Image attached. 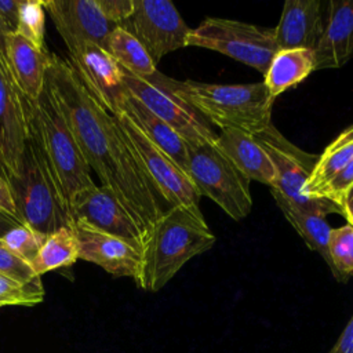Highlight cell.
Listing matches in <instances>:
<instances>
[{
  "label": "cell",
  "mask_w": 353,
  "mask_h": 353,
  "mask_svg": "<svg viewBox=\"0 0 353 353\" xmlns=\"http://www.w3.org/2000/svg\"><path fill=\"white\" fill-rule=\"evenodd\" d=\"M170 85L192 105L211 125L233 128L255 137L272 123L274 98L263 81L250 84H210L194 80L178 81L170 77Z\"/></svg>",
  "instance_id": "obj_4"
},
{
  "label": "cell",
  "mask_w": 353,
  "mask_h": 353,
  "mask_svg": "<svg viewBox=\"0 0 353 353\" xmlns=\"http://www.w3.org/2000/svg\"><path fill=\"white\" fill-rule=\"evenodd\" d=\"M29 102L36 114L47 156L69 210L72 199L79 192L95 185L91 168L47 83L41 95L36 101Z\"/></svg>",
  "instance_id": "obj_5"
},
{
  "label": "cell",
  "mask_w": 353,
  "mask_h": 353,
  "mask_svg": "<svg viewBox=\"0 0 353 353\" xmlns=\"http://www.w3.org/2000/svg\"><path fill=\"white\" fill-rule=\"evenodd\" d=\"M105 50L127 72L138 77H149L157 72L154 62L138 41V39L123 26H114L109 33Z\"/></svg>",
  "instance_id": "obj_25"
},
{
  "label": "cell",
  "mask_w": 353,
  "mask_h": 353,
  "mask_svg": "<svg viewBox=\"0 0 353 353\" xmlns=\"http://www.w3.org/2000/svg\"><path fill=\"white\" fill-rule=\"evenodd\" d=\"M69 63L99 103L113 112L114 101L124 88L123 68L117 61L98 44L87 43L70 54Z\"/></svg>",
  "instance_id": "obj_16"
},
{
  "label": "cell",
  "mask_w": 353,
  "mask_h": 353,
  "mask_svg": "<svg viewBox=\"0 0 353 353\" xmlns=\"http://www.w3.org/2000/svg\"><path fill=\"white\" fill-rule=\"evenodd\" d=\"M44 8L70 54L87 43L105 48L108 36L114 28L95 0H50L44 1Z\"/></svg>",
  "instance_id": "obj_14"
},
{
  "label": "cell",
  "mask_w": 353,
  "mask_h": 353,
  "mask_svg": "<svg viewBox=\"0 0 353 353\" xmlns=\"http://www.w3.org/2000/svg\"><path fill=\"white\" fill-rule=\"evenodd\" d=\"M123 28L138 39L154 65L168 52L186 47L190 32L168 0H134V12Z\"/></svg>",
  "instance_id": "obj_11"
},
{
  "label": "cell",
  "mask_w": 353,
  "mask_h": 353,
  "mask_svg": "<svg viewBox=\"0 0 353 353\" xmlns=\"http://www.w3.org/2000/svg\"><path fill=\"white\" fill-rule=\"evenodd\" d=\"M328 353H353V314Z\"/></svg>",
  "instance_id": "obj_36"
},
{
  "label": "cell",
  "mask_w": 353,
  "mask_h": 353,
  "mask_svg": "<svg viewBox=\"0 0 353 353\" xmlns=\"http://www.w3.org/2000/svg\"><path fill=\"white\" fill-rule=\"evenodd\" d=\"M28 138L25 98L8 65L0 59V170L6 179L18 176Z\"/></svg>",
  "instance_id": "obj_13"
},
{
  "label": "cell",
  "mask_w": 353,
  "mask_h": 353,
  "mask_svg": "<svg viewBox=\"0 0 353 353\" xmlns=\"http://www.w3.org/2000/svg\"><path fill=\"white\" fill-rule=\"evenodd\" d=\"M313 70L314 55L312 50H279L263 74V84L270 97L276 98L288 88L303 81Z\"/></svg>",
  "instance_id": "obj_22"
},
{
  "label": "cell",
  "mask_w": 353,
  "mask_h": 353,
  "mask_svg": "<svg viewBox=\"0 0 353 353\" xmlns=\"http://www.w3.org/2000/svg\"><path fill=\"white\" fill-rule=\"evenodd\" d=\"M50 55L47 50L37 48L18 33L7 36L8 69L17 87L29 101H36L44 90Z\"/></svg>",
  "instance_id": "obj_21"
},
{
  "label": "cell",
  "mask_w": 353,
  "mask_h": 353,
  "mask_svg": "<svg viewBox=\"0 0 353 353\" xmlns=\"http://www.w3.org/2000/svg\"><path fill=\"white\" fill-rule=\"evenodd\" d=\"M279 208L284 214L285 219L290 225L296 230V233L305 240L306 245L320 254V256L325 261L327 266L330 268V252H328V237L331 228L325 221V214L323 212H310V211H301L287 201H284L279 194L272 193Z\"/></svg>",
  "instance_id": "obj_24"
},
{
  "label": "cell",
  "mask_w": 353,
  "mask_h": 353,
  "mask_svg": "<svg viewBox=\"0 0 353 353\" xmlns=\"http://www.w3.org/2000/svg\"><path fill=\"white\" fill-rule=\"evenodd\" d=\"M0 212L8 218L17 221L18 223H22L19 219L15 203H14V197H12L10 185L3 175H0Z\"/></svg>",
  "instance_id": "obj_35"
},
{
  "label": "cell",
  "mask_w": 353,
  "mask_h": 353,
  "mask_svg": "<svg viewBox=\"0 0 353 353\" xmlns=\"http://www.w3.org/2000/svg\"><path fill=\"white\" fill-rule=\"evenodd\" d=\"M342 216H345L347 223L350 226H353V188L350 189V192L347 193V196H346V199L343 201Z\"/></svg>",
  "instance_id": "obj_37"
},
{
  "label": "cell",
  "mask_w": 353,
  "mask_h": 353,
  "mask_svg": "<svg viewBox=\"0 0 353 353\" xmlns=\"http://www.w3.org/2000/svg\"><path fill=\"white\" fill-rule=\"evenodd\" d=\"M188 46L221 52L262 74L279 51L273 29L225 18H205L197 28L190 29Z\"/></svg>",
  "instance_id": "obj_7"
},
{
  "label": "cell",
  "mask_w": 353,
  "mask_h": 353,
  "mask_svg": "<svg viewBox=\"0 0 353 353\" xmlns=\"http://www.w3.org/2000/svg\"><path fill=\"white\" fill-rule=\"evenodd\" d=\"M79 259V243L74 229L70 226L59 228L46 236L36 258L30 262L36 274L66 268Z\"/></svg>",
  "instance_id": "obj_26"
},
{
  "label": "cell",
  "mask_w": 353,
  "mask_h": 353,
  "mask_svg": "<svg viewBox=\"0 0 353 353\" xmlns=\"http://www.w3.org/2000/svg\"><path fill=\"white\" fill-rule=\"evenodd\" d=\"M215 241L204 215L168 207L145 240L137 285L150 292L161 290L188 261L211 250Z\"/></svg>",
  "instance_id": "obj_3"
},
{
  "label": "cell",
  "mask_w": 353,
  "mask_h": 353,
  "mask_svg": "<svg viewBox=\"0 0 353 353\" xmlns=\"http://www.w3.org/2000/svg\"><path fill=\"white\" fill-rule=\"evenodd\" d=\"M323 34L313 50L314 70L343 66L353 57V0L327 4Z\"/></svg>",
  "instance_id": "obj_18"
},
{
  "label": "cell",
  "mask_w": 353,
  "mask_h": 353,
  "mask_svg": "<svg viewBox=\"0 0 353 353\" xmlns=\"http://www.w3.org/2000/svg\"><path fill=\"white\" fill-rule=\"evenodd\" d=\"M106 19L114 26H123L134 12V0H95Z\"/></svg>",
  "instance_id": "obj_33"
},
{
  "label": "cell",
  "mask_w": 353,
  "mask_h": 353,
  "mask_svg": "<svg viewBox=\"0 0 353 353\" xmlns=\"http://www.w3.org/2000/svg\"><path fill=\"white\" fill-rule=\"evenodd\" d=\"M353 160V125L345 128L316 159L303 186V194H313Z\"/></svg>",
  "instance_id": "obj_23"
},
{
  "label": "cell",
  "mask_w": 353,
  "mask_h": 353,
  "mask_svg": "<svg viewBox=\"0 0 353 353\" xmlns=\"http://www.w3.org/2000/svg\"><path fill=\"white\" fill-rule=\"evenodd\" d=\"M69 211L72 226L74 223L85 225L95 230L125 240L141 251L143 250L145 236L106 188L95 183L83 189L72 199Z\"/></svg>",
  "instance_id": "obj_12"
},
{
  "label": "cell",
  "mask_w": 353,
  "mask_h": 353,
  "mask_svg": "<svg viewBox=\"0 0 353 353\" xmlns=\"http://www.w3.org/2000/svg\"><path fill=\"white\" fill-rule=\"evenodd\" d=\"M15 225H18L17 221H14V219H11V218H8V216L0 214V237H1L8 229H11V228L15 226Z\"/></svg>",
  "instance_id": "obj_39"
},
{
  "label": "cell",
  "mask_w": 353,
  "mask_h": 353,
  "mask_svg": "<svg viewBox=\"0 0 353 353\" xmlns=\"http://www.w3.org/2000/svg\"><path fill=\"white\" fill-rule=\"evenodd\" d=\"M254 138L265 149L276 170V181L270 188L272 193L279 194L284 201L301 211L342 215V210L334 203L303 194L305 182L317 157L291 143L273 124Z\"/></svg>",
  "instance_id": "obj_9"
},
{
  "label": "cell",
  "mask_w": 353,
  "mask_h": 353,
  "mask_svg": "<svg viewBox=\"0 0 353 353\" xmlns=\"http://www.w3.org/2000/svg\"><path fill=\"white\" fill-rule=\"evenodd\" d=\"M0 214H1V212H0ZM3 215H4V214H3Z\"/></svg>",
  "instance_id": "obj_41"
},
{
  "label": "cell",
  "mask_w": 353,
  "mask_h": 353,
  "mask_svg": "<svg viewBox=\"0 0 353 353\" xmlns=\"http://www.w3.org/2000/svg\"><path fill=\"white\" fill-rule=\"evenodd\" d=\"M44 234L25 223L12 226L0 237L4 248L26 261L29 265L36 258L40 247L44 243Z\"/></svg>",
  "instance_id": "obj_29"
},
{
  "label": "cell",
  "mask_w": 353,
  "mask_h": 353,
  "mask_svg": "<svg viewBox=\"0 0 353 353\" xmlns=\"http://www.w3.org/2000/svg\"><path fill=\"white\" fill-rule=\"evenodd\" d=\"M121 131L137 156L143 172L168 207H183L197 215L200 211V193L190 176L159 146H156L121 110H114Z\"/></svg>",
  "instance_id": "obj_10"
},
{
  "label": "cell",
  "mask_w": 353,
  "mask_h": 353,
  "mask_svg": "<svg viewBox=\"0 0 353 353\" xmlns=\"http://www.w3.org/2000/svg\"><path fill=\"white\" fill-rule=\"evenodd\" d=\"M0 276H4L22 285L41 284L40 276L36 274L32 266L3 245H0Z\"/></svg>",
  "instance_id": "obj_31"
},
{
  "label": "cell",
  "mask_w": 353,
  "mask_h": 353,
  "mask_svg": "<svg viewBox=\"0 0 353 353\" xmlns=\"http://www.w3.org/2000/svg\"><path fill=\"white\" fill-rule=\"evenodd\" d=\"M25 108L28 138L22 165L18 176L10 178L7 182L21 222L47 236L59 228H72V218L47 156L36 114L26 98Z\"/></svg>",
  "instance_id": "obj_2"
},
{
  "label": "cell",
  "mask_w": 353,
  "mask_h": 353,
  "mask_svg": "<svg viewBox=\"0 0 353 353\" xmlns=\"http://www.w3.org/2000/svg\"><path fill=\"white\" fill-rule=\"evenodd\" d=\"M214 146L245 178L265 183L269 188L273 186L276 181L274 165L254 137L239 130L226 128L218 134Z\"/></svg>",
  "instance_id": "obj_19"
},
{
  "label": "cell",
  "mask_w": 353,
  "mask_h": 353,
  "mask_svg": "<svg viewBox=\"0 0 353 353\" xmlns=\"http://www.w3.org/2000/svg\"><path fill=\"white\" fill-rule=\"evenodd\" d=\"M21 0H0V21L8 34L17 33Z\"/></svg>",
  "instance_id": "obj_34"
},
{
  "label": "cell",
  "mask_w": 353,
  "mask_h": 353,
  "mask_svg": "<svg viewBox=\"0 0 353 353\" xmlns=\"http://www.w3.org/2000/svg\"><path fill=\"white\" fill-rule=\"evenodd\" d=\"M7 36H8V33H7L3 22L0 21V59H3L6 63H7Z\"/></svg>",
  "instance_id": "obj_38"
},
{
  "label": "cell",
  "mask_w": 353,
  "mask_h": 353,
  "mask_svg": "<svg viewBox=\"0 0 353 353\" xmlns=\"http://www.w3.org/2000/svg\"><path fill=\"white\" fill-rule=\"evenodd\" d=\"M353 188V160L341 170L330 182H327L323 188H320L313 197L325 199L342 210L343 201Z\"/></svg>",
  "instance_id": "obj_32"
},
{
  "label": "cell",
  "mask_w": 353,
  "mask_h": 353,
  "mask_svg": "<svg viewBox=\"0 0 353 353\" xmlns=\"http://www.w3.org/2000/svg\"><path fill=\"white\" fill-rule=\"evenodd\" d=\"M123 87L168 124L189 146L214 143L218 134L214 127L170 85V77L154 72L149 77H138L123 69Z\"/></svg>",
  "instance_id": "obj_6"
},
{
  "label": "cell",
  "mask_w": 353,
  "mask_h": 353,
  "mask_svg": "<svg viewBox=\"0 0 353 353\" xmlns=\"http://www.w3.org/2000/svg\"><path fill=\"white\" fill-rule=\"evenodd\" d=\"M117 109L124 112L156 146L167 153L188 174L189 145L168 124L152 113L124 88L114 101L113 112Z\"/></svg>",
  "instance_id": "obj_20"
},
{
  "label": "cell",
  "mask_w": 353,
  "mask_h": 353,
  "mask_svg": "<svg viewBox=\"0 0 353 353\" xmlns=\"http://www.w3.org/2000/svg\"><path fill=\"white\" fill-rule=\"evenodd\" d=\"M188 175L200 196L218 204L232 219L241 221L252 208L250 179L214 143L189 146Z\"/></svg>",
  "instance_id": "obj_8"
},
{
  "label": "cell",
  "mask_w": 353,
  "mask_h": 353,
  "mask_svg": "<svg viewBox=\"0 0 353 353\" xmlns=\"http://www.w3.org/2000/svg\"><path fill=\"white\" fill-rule=\"evenodd\" d=\"M46 8L44 0H21L17 33L46 51Z\"/></svg>",
  "instance_id": "obj_28"
},
{
  "label": "cell",
  "mask_w": 353,
  "mask_h": 353,
  "mask_svg": "<svg viewBox=\"0 0 353 353\" xmlns=\"http://www.w3.org/2000/svg\"><path fill=\"white\" fill-rule=\"evenodd\" d=\"M44 298L43 284L22 285L0 276V306L6 305H36Z\"/></svg>",
  "instance_id": "obj_30"
},
{
  "label": "cell",
  "mask_w": 353,
  "mask_h": 353,
  "mask_svg": "<svg viewBox=\"0 0 353 353\" xmlns=\"http://www.w3.org/2000/svg\"><path fill=\"white\" fill-rule=\"evenodd\" d=\"M319 0H285L273 34L279 50H314L324 30Z\"/></svg>",
  "instance_id": "obj_17"
},
{
  "label": "cell",
  "mask_w": 353,
  "mask_h": 353,
  "mask_svg": "<svg viewBox=\"0 0 353 353\" xmlns=\"http://www.w3.org/2000/svg\"><path fill=\"white\" fill-rule=\"evenodd\" d=\"M330 269L339 281H346L353 274V226L349 223L331 229L328 237Z\"/></svg>",
  "instance_id": "obj_27"
},
{
  "label": "cell",
  "mask_w": 353,
  "mask_h": 353,
  "mask_svg": "<svg viewBox=\"0 0 353 353\" xmlns=\"http://www.w3.org/2000/svg\"><path fill=\"white\" fill-rule=\"evenodd\" d=\"M46 83L88 167L134 219L145 240L165 211L128 145L117 117L88 91L69 61L50 55Z\"/></svg>",
  "instance_id": "obj_1"
},
{
  "label": "cell",
  "mask_w": 353,
  "mask_h": 353,
  "mask_svg": "<svg viewBox=\"0 0 353 353\" xmlns=\"http://www.w3.org/2000/svg\"><path fill=\"white\" fill-rule=\"evenodd\" d=\"M72 228L79 243V259L92 262L116 277H131L138 281L142 266L141 250L85 225L74 223Z\"/></svg>",
  "instance_id": "obj_15"
},
{
  "label": "cell",
  "mask_w": 353,
  "mask_h": 353,
  "mask_svg": "<svg viewBox=\"0 0 353 353\" xmlns=\"http://www.w3.org/2000/svg\"><path fill=\"white\" fill-rule=\"evenodd\" d=\"M0 245H3V244H1V240H0Z\"/></svg>",
  "instance_id": "obj_40"
}]
</instances>
